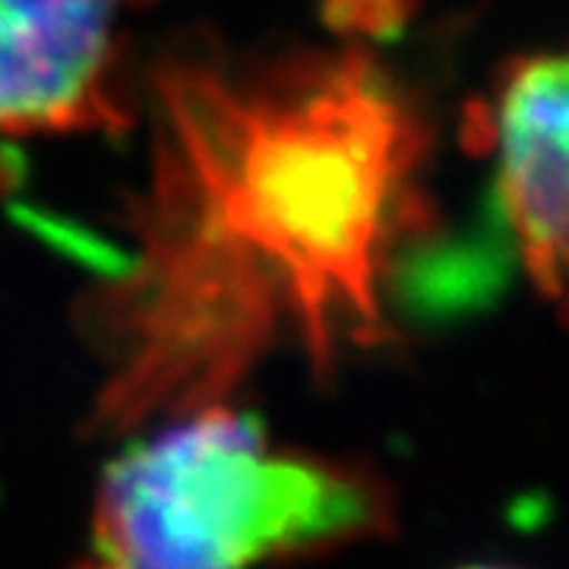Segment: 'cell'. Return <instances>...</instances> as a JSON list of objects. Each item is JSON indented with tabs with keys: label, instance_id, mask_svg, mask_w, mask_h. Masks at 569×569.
I'll list each match as a JSON object with an SVG mask.
<instances>
[{
	"label": "cell",
	"instance_id": "6da1fadb",
	"mask_svg": "<svg viewBox=\"0 0 569 569\" xmlns=\"http://www.w3.org/2000/svg\"><path fill=\"white\" fill-rule=\"evenodd\" d=\"M152 178L137 250L92 253L86 326L130 389L222 402L279 329L313 373L392 339L383 288L433 234L418 193L427 123L361 48L231 63L168 54L152 73Z\"/></svg>",
	"mask_w": 569,
	"mask_h": 569
},
{
	"label": "cell",
	"instance_id": "7a4b0ae2",
	"mask_svg": "<svg viewBox=\"0 0 569 569\" xmlns=\"http://www.w3.org/2000/svg\"><path fill=\"white\" fill-rule=\"evenodd\" d=\"M389 531L370 468L276 452L253 415L216 402L108 462L73 569H253Z\"/></svg>",
	"mask_w": 569,
	"mask_h": 569
},
{
	"label": "cell",
	"instance_id": "3957f363",
	"mask_svg": "<svg viewBox=\"0 0 569 569\" xmlns=\"http://www.w3.org/2000/svg\"><path fill=\"white\" fill-rule=\"evenodd\" d=\"M140 0H0V133L123 130L118 22Z\"/></svg>",
	"mask_w": 569,
	"mask_h": 569
},
{
	"label": "cell",
	"instance_id": "277c9868",
	"mask_svg": "<svg viewBox=\"0 0 569 569\" xmlns=\"http://www.w3.org/2000/svg\"><path fill=\"white\" fill-rule=\"evenodd\" d=\"M567 80L560 54L512 61L485 123L497 146V222L550 305H560L567 272Z\"/></svg>",
	"mask_w": 569,
	"mask_h": 569
},
{
	"label": "cell",
	"instance_id": "5b68a950",
	"mask_svg": "<svg viewBox=\"0 0 569 569\" xmlns=\"http://www.w3.org/2000/svg\"><path fill=\"white\" fill-rule=\"evenodd\" d=\"M418 0H323V17L332 29L361 39H392L402 32Z\"/></svg>",
	"mask_w": 569,
	"mask_h": 569
},
{
	"label": "cell",
	"instance_id": "8992f818",
	"mask_svg": "<svg viewBox=\"0 0 569 569\" xmlns=\"http://www.w3.org/2000/svg\"><path fill=\"white\" fill-rule=\"evenodd\" d=\"M468 569H503V567H468Z\"/></svg>",
	"mask_w": 569,
	"mask_h": 569
}]
</instances>
